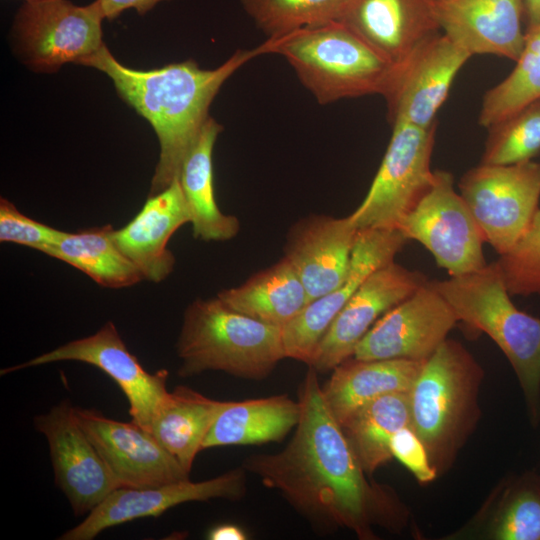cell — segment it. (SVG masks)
I'll list each match as a JSON object with an SVG mask.
<instances>
[{"instance_id":"cell-17","label":"cell","mask_w":540,"mask_h":540,"mask_svg":"<svg viewBox=\"0 0 540 540\" xmlns=\"http://www.w3.org/2000/svg\"><path fill=\"white\" fill-rule=\"evenodd\" d=\"M427 281L423 273L394 261L374 271L330 324L308 367L327 372L352 357L376 321Z\"/></svg>"},{"instance_id":"cell-11","label":"cell","mask_w":540,"mask_h":540,"mask_svg":"<svg viewBox=\"0 0 540 540\" xmlns=\"http://www.w3.org/2000/svg\"><path fill=\"white\" fill-rule=\"evenodd\" d=\"M58 361H79L105 372L125 394L132 421L149 432L155 415L170 394L166 387L167 370L147 372L128 350L111 321L93 335L68 342L23 364L5 368L1 374Z\"/></svg>"},{"instance_id":"cell-26","label":"cell","mask_w":540,"mask_h":540,"mask_svg":"<svg viewBox=\"0 0 540 540\" xmlns=\"http://www.w3.org/2000/svg\"><path fill=\"white\" fill-rule=\"evenodd\" d=\"M217 298L239 313L280 328L309 304L304 284L285 257L243 284L221 291Z\"/></svg>"},{"instance_id":"cell-32","label":"cell","mask_w":540,"mask_h":540,"mask_svg":"<svg viewBox=\"0 0 540 540\" xmlns=\"http://www.w3.org/2000/svg\"><path fill=\"white\" fill-rule=\"evenodd\" d=\"M487 130L480 163L509 165L532 160L540 152V99Z\"/></svg>"},{"instance_id":"cell-6","label":"cell","mask_w":540,"mask_h":540,"mask_svg":"<svg viewBox=\"0 0 540 540\" xmlns=\"http://www.w3.org/2000/svg\"><path fill=\"white\" fill-rule=\"evenodd\" d=\"M481 368L467 349L446 339L424 361L409 395L411 426L437 472L471 428Z\"/></svg>"},{"instance_id":"cell-19","label":"cell","mask_w":540,"mask_h":540,"mask_svg":"<svg viewBox=\"0 0 540 540\" xmlns=\"http://www.w3.org/2000/svg\"><path fill=\"white\" fill-rule=\"evenodd\" d=\"M440 31L471 56L517 61L524 45L525 0H433Z\"/></svg>"},{"instance_id":"cell-9","label":"cell","mask_w":540,"mask_h":540,"mask_svg":"<svg viewBox=\"0 0 540 540\" xmlns=\"http://www.w3.org/2000/svg\"><path fill=\"white\" fill-rule=\"evenodd\" d=\"M397 229L407 240L422 244L450 276L473 273L487 265L484 238L465 200L455 190L449 171H434L431 187Z\"/></svg>"},{"instance_id":"cell-20","label":"cell","mask_w":540,"mask_h":540,"mask_svg":"<svg viewBox=\"0 0 540 540\" xmlns=\"http://www.w3.org/2000/svg\"><path fill=\"white\" fill-rule=\"evenodd\" d=\"M358 229L350 218L310 215L296 222L285 243L284 257L299 275L309 303L346 279Z\"/></svg>"},{"instance_id":"cell-15","label":"cell","mask_w":540,"mask_h":540,"mask_svg":"<svg viewBox=\"0 0 540 540\" xmlns=\"http://www.w3.org/2000/svg\"><path fill=\"white\" fill-rule=\"evenodd\" d=\"M407 241L398 229L358 230L349 271L343 283L311 301L282 328L286 358L309 365L325 332L352 295L369 275L394 261Z\"/></svg>"},{"instance_id":"cell-14","label":"cell","mask_w":540,"mask_h":540,"mask_svg":"<svg viewBox=\"0 0 540 540\" xmlns=\"http://www.w3.org/2000/svg\"><path fill=\"white\" fill-rule=\"evenodd\" d=\"M34 426L48 441L56 483L75 515L91 512L120 488L69 401L36 416Z\"/></svg>"},{"instance_id":"cell-28","label":"cell","mask_w":540,"mask_h":540,"mask_svg":"<svg viewBox=\"0 0 540 540\" xmlns=\"http://www.w3.org/2000/svg\"><path fill=\"white\" fill-rule=\"evenodd\" d=\"M111 225L64 231L43 253L85 273L106 288L130 287L143 278L139 269L116 245Z\"/></svg>"},{"instance_id":"cell-12","label":"cell","mask_w":540,"mask_h":540,"mask_svg":"<svg viewBox=\"0 0 540 540\" xmlns=\"http://www.w3.org/2000/svg\"><path fill=\"white\" fill-rule=\"evenodd\" d=\"M471 55L439 32L394 65L383 95L390 123L429 128L447 100L452 83Z\"/></svg>"},{"instance_id":"cell-1","label":"cell","mask_w":540,"mask_h":540,"mask_svg":"<svg viewBox=\"0 0 540 540\" xmlns=\"http://www.w3.org/2000/svg\"><path fill=\"white\" fill-rule=\"evenodd\" d=\"M317 371L309 367L298 391L300 417L293 437L279 452L256 453L242 467L277 490L312 524L352 530L373 537L371 524L381 520L388 501L366 479L342 427L329 410Z\"/></svg>"},{"instance_id":"cell-30","label":"cell","mask_w":540,"mask_h":540,"mask_svg":"<svg viewBox=\"0 0 540 540\" xmlns=\"http://www.w3.org/2000/svg\"><path fill=\"white\" fill-rule=\"evenodd\" d=\"M540 99V24L525 31V45L511 73L483 96L478 123L486 129Z\"/></svg>"},{"instance_id":"cell-39","label":"cell","mask_w":540,"mask_h":540,"mask_svg":"<svg viewBox=\"0 0 540 540\" xmlns=\"http://www.w3.org/2000/svg\"><path fill=\"white\" fill-rule=\"evenodd\" d=\"M526 30L540 24V0H525Z\"/></svg>"},{"instance_id":"cell-21","label":"cell","mask_w":540,"mask_h":540,"mask_svg":"<svg viewBox=\"0 0 540 540\" xmlns=\"http://www.w3.org/2000/svg\"><path fill=\"white\" fill-rule=\"evenodd\" d=\"M337 21L393 66L441 32L433 0H346Z\"/></svg>"},{"instance_id":"cell-37","label":"cell","mask_w":540,"mask_h":540,"mask_svg":"<svg viewBox=\"0 0 540 540\" xmlns=\"http://www.w3.org/2000/svg\"><path fill=\"white\" fill-rule=\"evenodd\" d=\"M167 0H99L105 19L113 20L123 11L134 8L139 15H144L156 4Z\"/></svg>"},{"instance_id":"cell-40","label":"cell","mask_w":540,"mask_h":540,"mask_svg":"<svg viewBox=\"0 0 540 540\" xmlns=\"http://www.w3.org/2000/svg\"><path fill=\"white\" fill-rule=\"evenodd\" d=\"M26 2H34V1H40V0H25Z\"/></svg>"},{"instance_id":"cell-36","label":"cell","mask_w":540,"mask_h":540,"mask_svg":"<svg viewBox=\"0 0 540 540\" xmlns=\"http://www.w3.org/2000/svg\"><path fill=\"white\" fill-rule=\"evenodd\" d=\"M392 456L402 463L421 483H428L437 476L427 450L411 425L398 430L390 442Z\"/></svg>"},{"instance_id":"cell-13","label":"cell","mask_w":540,"mask_h":540,"mask_svg":"<svg viewBox=\"0 0 540 540\" xmlns=\"http://www.w3.org/2000/svg\"><path fill=\"white\" fill-rule=\"evenodd\" d=\"M459 322L450 304L427 281L386 312L355 347L359 360H427Z\"/></svg>"},{"instance_id":"cell-25","label":"cell","mask_w":540,"mask_h":540,"mask_svg":"<svg viewBox=\"0 0 540 540\" xmlns=\"http://www.w3.org/2000/svg\"><path fill=\"white\" fill-rule=\"evenodd\" d=\"M299 417L298 400L285 394L226 401L203 441L202 450L281 441L296 427Z\"/></svg>"},{"instance_id":"cell-24","label":"cell","mask_w":540,"mask_h":540,"mask_svg":"<svg viewBox=\"0 0 540 540\" xmlns=\"http://www.w3.org/2000/svg\"><path fill=\"white\" fill-rule=\"evenodd\" d=\"M221 131L222 126L209 116L178 178L190 212L193 236L204 241L230 240L240 229L239 220L224 214L215 199L213 149Z\"/></svg>"},{"instance_id":"cell-10","label":"cell","mask_w":540,"mask_h":540,"mask_svg":"<svg viewBox=\"0 0 540 540\" xmlns=\"http://www.w3.org/2000/svg\"><path fill=\"white\" fill-rule=\"evenodd\" d=\"M103 19L99 0L85 6L68 0L26 2L15 16L13 36L27 65L54 72L102 47Z\"/></svg>"},{"instance_id":"cell-16","label":"cell","mask_w":540,"mask_h":540,"mask_svg":"<svg viewBox=\"0 0 540 540\" xmlns=\"http://www.w3.org/2000/svg\"><path fill=\"white\" fill-rule=\"evenodd\" d=\"M246 473L241 466L199 482L185 479L153 487L117 488L60 539L91 540L105 529L139 518L158 517L186 502L216 498L239 500L245 496Z\"/></svg>"},{"instance_id":"cell-34","label":"cell","mask_w":540,"mask_h":540,"mask_svg":"<svg viewBox=\"0 0 540 540\" xmlns=\"http://www.w3.org/2000/svg\"><path fill=\"white\" fill-rule=\"evenodd\" d=\"M490 535L499 540H540V480L524 479L506 497Z\"/></svg>"},{"instance_id":"cell-8","label":"cell","mask_w":540,"mask_h":540,"mask_svg":"<svg viewBox=\"0 0 540 540\" xmlns=\"http://www.w3.org/2000/svg\"><path fill=\"white\" fill-rule=\"evenodd\" d=\"M484 241L499 254L522 236L539 209L540 163L482 164L458 183Z\"/></svg>"},{"instance_id":"cell-3","label":"cell","mask_w":540,"mask_h":540,"mask_svg":"<svg viewBox=\"0 0 540 540\" xmlns=\"http://www.w3.org/2000/svg\"><path fill=\"white\" fill-rule=\"evenodd\" d=\"M176 348L180 377L213 370L261 380L286 358L282 328L239 313L217 297L188 306Z\"/></svg>"},{"instance_id":"cell-38","label":"cell","mask_w":540,"mask_h":540,"mask_svg":"<svg viewBox=\"0 0 540 540\" xmlns=\"http://www.w3.org/2000/svg\"><path fill=\"white\" fill-rule=\"evenodd\" d=\"M210 540H245L247 535L242 528L234 524H221L208 533Z\"/></svg>"},{"instance_id":"cell-33","label":"cell","mask_w":540,"mask_h":540,"mask_svg":"<svg viewBox=\"0 0 540 540\" xmlns=\"http://www.w3.org/2000/svg\"><path fill=\"white\" fill-rule=\"evenodd\" d=\"M494 264L511 296L540 295V208L522 236Z\"/></svg>"},{"instance_id":"cell-18","label":"cell","mask_w":540,"mask_h":540,"mask_svg":"<svg viewBox=\"0 0 540 540\" xmlns=\"http://www.w3.org/2000/svg\"><path fill=\"white\" fill-rule=\"evenodd\" d=\"M77 420L120 487L144 488L189 479V474L154 437L131 421L75 408Z\"/></svg>"},{"instance_id":"cell-31","label":"cell","mask_w":540,"mask_h":540,"mask_svg":"<svg viewBox=\"0 0 540 540\" xmlns=\"http://www.w3.org/2000/svg\"><path fill=\"white\" fill-rule=\"evenodd\" d=\"M268 38L337 20L346 0H240Z\"/></svg>"},{"instance_id":"cell-4","label":"cell","mask_w":540,"mask_h":540,"mask_svg":"<svg viewBox=\"0 0 540 540\" xmlns=\"http://www.w3.org/2000/svg\"><path fill=\"white\" fill-rule=\"evenodd\" d=\"M282 55L317 102L384 95L393 65L337 20L300 29L261 44Z\"/></svg>"},{"instance_id":"cell-2","label":"cell","mask_w":540,"mask_h":540,"mask_svg":"<svg viewBox=\"0 0 540 540\" xmlns=\"http://www.w3.org/2000/svg\"><path fill=\"white\" fill-rule=\"evenodd\" d=\"M264 54L261 44L238 50L221 66L201 69L193 60L151 70L122 65L103 44L77 64L104 72L118 95L154 128L160 156L149 195L167 188L179 178L183 162L196 142L208 110L223 83L243 64Z\"/></svg>"},{"instance_id":"cell-27","label":"cell","mask_w":540,"mask_h":540,"mask_svg":"<svg viewBox=\"0 0 540 540\" xmlns=\"http://www.w3.org/2000/svg\"><path fill=\"white\" fill-rule=\"evenodd\" d=\"M225 403L178 386L155 415L150 432L190 473L194 459L202 450L203 441Z\"/></svg>"},{"instance_id":"cell-7","label":"cell","mask_w":540,"mask_h":540,"mask_svg":"<svg viewBox=\"0 0 540 540\" xmlns=\"http://www.w3.org/2000/svg\"><path fill=\"white\" fill-rule=\"evenodd\" d=\"M392 135L371 186L350 218L358 230L397 229L429 190L437 124L422 128L392 125Z\"/></svg>"},{"instance_id":"cell-5","label":"cell","mask_w":540,"mask_h":540,"mask_svg":"<svg viewBox=\"0 0 540 540\" xmlns=\"http://www.w3.org/2000/svg\"><path fill=\"white\" fill-rule=\"evenodd\" d=\"M458 321L487 334L505 354L524 392L530 418H540V318L518 309L494 264L432 280Z\"/></svg>"},{"instance_id":"cell-22","label":"cell","mask_w":540,"mask_h":540,"mask_svg":"<svg viewBox=\"0 0 540 540\" xmlns=\"http://www.w3.org/2000/svg\"><path fill=\"white\" fill-rule=\"evenodd\" d=\"M190 212L179 179L149 195L141 210L113 238L144 279L161 282L174 269L175 257L167 244L178 228L190 223Z\"/></svg>"},{"instance_id":"cell-29","label":"cell","mask_w":540,"mask_h":540,"mask_svg":"<svg viewBox=\"0 0 540 540\" xmlns=\"http://www.w3.org/2000/svg\"><path fill=\"white\" fill-rule=\"evenodd\" d=\"M411 425L408 392L390 393L369 402L341 425L364 472L372 475L393 456L390 442Z\"/></svg>"},{"instance_id":"cell-35","label":"cell","mask_w":540,"mask_h":540,"mask_svg":"<svg viewBox=\"0 0 540 540\" xmlns=\"http://www.w3.org/2000/svg\"><path fill=\"white\" fill-rule=\"evenodd\" d=\"M64 231L52 228L21 213L5 198L0 199V241L44 252L54 245Z\"/></svg>"},{"instance_id":"cell-23","label":"cell","mask_w":540,"mask_h":540,"mask_svg":"<svg viewBox=\"0 0 540 540\" xmlns=\"http://www.w3.org/2000/svg\"><path fill=\"white\" fill-rule=\"evenodd\" d=\"M424 361L409 359L359 360L340 363L324 386L325 402L340 424L369 402L386 394L409 392Z\"/></svg>"}]
</instances>
